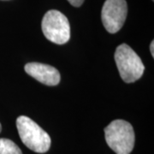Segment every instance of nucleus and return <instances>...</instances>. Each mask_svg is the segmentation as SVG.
<instances>
[{"instance_id":"obj_1","label":"nucleus","mask_w":154,"mask_h":154,"mask_svg":"<svg viewBox=\"0 0 154 154\" xmlns=\"http://www.w3.org/2000/svg\"><path fill=\"white\" fill-rule=\"evenodd\" d=\"M17 127L22 143L38 153H45L51 147V138L41 127L26 116L17 119Z\"/></svg>"},{"instance_id":"obj_5","label":"nucleus","mask_w":154,"mask_h":154,"mask_svg":"<svg viewBox=\"0 0 154 154\" xmlns=\"http://www.w3.org/2000/svg\"><path fill=\"white\" fill-rule=\"evenodd\" d=\"M127 15L126 0H106L101 11V19L107 32L117 33L122 28Z\"/></svg>"},{"instance_id":"obj_7","label":"nucleus","mask_w":154,"mask_h":154,"mask_svg":"<svg viewBox=\"0 0 154 154\" xmlns=\"http://www.w3.org/2000/svg\"><path fill=\"white\" fill-rule=\"evenodd\" d=\"M0 154H22L21 149L9 139H0Z\"/></svg>"},{"instance_id":"obj_2","label":"nucleus","mask_w":154,"mask_h":154,"mask_svg":"<svg viewBox=\"0 0 154 154\" xmlns=\"http://www.w3.org/2000/svg\"><path fill=\"white\" fill-rule=\"evenodd\" d=\"M105 140L116 154H130L135 135L132 125L124 120H114L105 128Z\"/></svg>"},{"instance_id":"obj_10","label":"nucleus","mask_w":154,"mask_h":154,"mask_svg":"<svg viewBox=\"0 0 154 154\" xmlns=\"http://www.w3.org/2000/svg\"><path fill=\"white\" fill-rule=\"evenodd\" d=\"M2 131V126H1V124H0V133Z\"/></svg>"},{"instance_id":"obj_11","label":"nucleus","mask_w":154,"mask_h":154,"mask_svg":"<svg viewBox=\"0 0 154 154\" xmlns=\"http://www.w3.org/2000/svg\"><path fill=\"white\" fill-rule=\"evenodd\" d=\"M152 1H153V0H152Z\"/></svg>"},{"instance_id":"obj_4","label":"nucleus","mask_w":154,"mask_h":154,"mask_svg":"<svg viewBox=\"0 0 154 154\" xmlns=\"http://www.w3.org/2000/svg\"><path fill=\"white\" fill-rule=\"evenodd\" d=\"M41 27L45 38L55 44H66L70 38L69 22L60 11H47L43 17Z\"/></svg>"},{"instance_id":"obj_6","label":"nucleus","mask_w":154,"mask_h":154,"mask_svg":"<svg viewBox=\"0 0 154 154\" xmlns=\"http://www.w3.org/2000/svg\"><path fill=\"white\" fill-rule=\"evenodd\" d=\"M25 71L42 84L57 86L60 82V73L54 67L40 63H28L25 65Z\"/></svg>"},{"instance_id":"obj_9","label":"nucleus","mask_w":154,"mask_h":154,"mask_svg":"<svg viewBox=\"0 0 154 154\" xmlns=\"http://www.w3.org/2000/svg\"><path fill=\"white\" fill-rule=\"evenodd\" d=\"M154 41H152V43L150 45V51H151V54H152V57H154Z\"/></svg>"},{"instance_id":"obj_3","label":"nucleus","mask_w":154,"mask_h":154,"mask_svg":"<svg viewBox=\"0 0 154 154\" xmlns=\"http://www.w3.org/2000/svg\"><path fill=\"white\" fill-rule=\"evenodd\" d=\"M115 61L124 82L133 83L142 76L145 70L143 63L129 45L122 44L116 47Z\"/></svg>"},{"instance_id":"obj_8","label":"nucleus","mask_w":154,"mask_h":154,"mask_svg":"<svg viewBox=\"0 0 154 154\" xmlns=\"http://www.w3.org/2000/svg\"><path fill=\"white\" fill-rule=\"evenodd\" d=\"M71 5L75 7H80L84 3V0H68Z\"/></svg>"}]
</instances>
